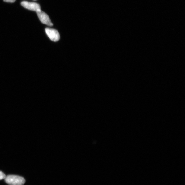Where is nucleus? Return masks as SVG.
<instances>
[{"label":"nucleus","mask_w":185,"mask_h":185,"mask_svg":"<svg viewBox=\"0 0 185 185\" xmlns=\"http://www.w3.org/2000/svg\"><path fill=\"white\" fill-rule=\"evenodd\" d=\"M5 180L6 183L10 185H23L25 182L23 177L15 175H8Z\"/></svg>","instance_id":"1"},{"label":"nucleus","mask_w":185,"mask_h":185,"mask_svg":"<svg viewBox=\"0 0 185 185\" xmlns=\"http://www.w3.org/2000/svg\"><path fill=\"white\" fill-rule=\"evenodd\" d=\"M36 12L38 17L41 23L50 27L53 26V24L51 21L49 15L46 13L41 10L38 11Z\"/></svg>","instance_id":"2"},{"label":"nucleus","mask_w":185,"mask_h":185,"mask_svg":"<svg viewBox=\"0 0 185 185\" xmlns=\"http://www.w3.org/2000/svg\"><path fill=\"white\" fill-rule=\"evenodd\" d=\"M21 5L24 7L28 10L37 12L41 10L40 5L36 2H30L26 1L21 2Z\"/></svg>","instance_id":"3"},{"label":"nucleus","mask_w":185,"mask_h":185,"mask_svg":"<svg viewBox=\"0 0 185 185\" xmlns=\"http://www.w3.org/2000/svg\"><path fill=\"white\" fill-rule=\"evenodd\" d=\"M45 32L47 36L52 41L56 42L60 40V34L59 32L57 30L49 28H46Z\"/></svg>","instance_id":"4"},{"label":"nucleus","mask_w":185,"mask_h":185,"mask_svg":"<svg viewBox=\"0 0 185 185\" xmlns=\"http://www.w3.org/2000/svg\"><path fill=\"white\" fill-rule=\"evenodd\" d=\"M6 177L5 174L3 172L0 171V180L5 179Z\"/></svg>","instance_id":"5"},{"label":"nucleus","mask_w":185,"mask_h":185,"mask_svg":"<svg viewBox=\"0 0 185 185\" xmlns=\"http://www.w3.org/2000/svg\"><path fill=\"white\" fill-rule=\"evenodd\" d=\"M16 0H4V1L6 2L14 3Z\"/></svg>","instance_id":"6"},{"label":"nucleus","mask_w":185,"mask_h":185,"mask_svg":"<svg viewBox=\"0 0 185 185\" xmlns=\"http://www.w3.org/2000/svg\"><path fill=\"white\" fill-rule=\"evenodd\" d=\"M33 1H37V0H33Z\"/></svg>","instance_id":"7"}]
</instances>
